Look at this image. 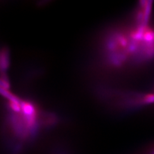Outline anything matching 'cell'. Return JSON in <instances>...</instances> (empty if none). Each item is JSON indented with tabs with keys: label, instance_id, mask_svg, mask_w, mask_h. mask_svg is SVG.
Returning <instances> with one entry per match:
<instances>
[{
	"label": "cell",
	"instance_id": "1",
	"mask_svg": "<svg viewBox=\"0 0 154 154\" xmlns=\"http://www.w3.org/2000/svg\"><path fill=\"white\" fill-rule=\"evenodd\" d=\"M11 63L10 59V52L7 48H4L0 50V74H6V71L8 69Z\"/></svg>",
	"mask_w": 154,
	"mask_h": 154
}]
</instances>
